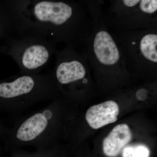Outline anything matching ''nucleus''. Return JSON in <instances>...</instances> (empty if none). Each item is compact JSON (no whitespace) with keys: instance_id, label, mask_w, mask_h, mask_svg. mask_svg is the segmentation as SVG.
I'll use <instances>...</instances> for the list:
<instances>
[{"instance_id":"ddd939ff","label":"nucleus","mask_w":157,"mask_h":157,"mask_svg":"<svg viewBox=\"0 0 157 157\" xmlns=\"http://www.w3.org/2000/svg\"><path fill=\"white\" fill-rule=\"evenodd\" d=\"M2 31L0 30V32H2ZM3 32H4V31H3ZM5 33H7L10 34V35H12V36H13V35H11V34L9 33H6V32H5ZM2 35V34H0V35Z\"/></svg>"},{"instance_id":"9d476101","label":"nucleus","mask_w":157,"mask_h":157,"mask_svg":"<svg viewBox=\"0 0 157 157\" xmlns=\"http://www.w3.org/2000/svg\"><path fill=\"white\" fill-rule=\"evenodd\" d=\"M149 149L143 144L126 147L123 150V157H149Z\"/></svg>"},{"instance_id":"7ed1b4c3","label":"nucleus","mask_w":157,"mask_h":157,"mask_svg":"<svg viewBox=\"0 0 157 157\" xmlns=\"http://www.w3.org/2000/svg\"><path fill=\"white\" fill-rule=\"evenodd\" d=\"M55 74L60 84L67 85L84 78L86 70L80 61L66 56L64 52H56Z\"/></svg>"},{"instance_id":"f03ea898","label":"nucleus","mask_w":157,"mask_h":157,"mask_svg":"<svg viewBox=\"0 0 157 157\" xmlns=\"http://www.w3.org/2000/svg\"><path fill=\"white\" fill-rule=\"evenodd\" d=\"M55 43L34 30L17 33L9 41L8 54L24 73H33L45 67L56 51Z\"/></svg>"},{"instance_id":"423d86ee","label":"nucleus","mask_w":157,"mask_h":157,"mask_svg":"<svg viewBox=\"0 0 157 157\" xmlns=\"http://www.w3.org/2000/svg\"><path fill=\"white\" fill-rule=\"evenodd\" d=\"M132 136L131 130L126 124L116 126L103 141L104 154L109 157L117 156L122 149L131 141Z\"/></svg>"},{"instance_id":"6e6552de","label":"nucleus","mask_w":157,"mask_h":157,"mask_svg":"<svg viewBox=\"0 0 157 157\" xmlns=\"http://www.w3.org/2000/svg\"><path fill=\"white\" fill-rule=\"evenodd\" d=\"M48 121L44 114L36 113L29 118L21 125L17 133V137L22 141L33 140L46 128Z\"/></svg>"},{"instance_id":"1a4fd4ad","label":"nucleus","mask_w":157,"mask_h":157,"mask_svg":"<svg viewBox=\"0 0 157 157\" xmlns=\"http://www.w3.org/2000/svg\"><path fill=\"white\" fill-rule=\"evenodd\" d=\"M157 36L148 34L144 36L140 41V48L141 53L147 59L157 63Z\"/></svg>"},{"instance_id":"0eeeda50","label":"nucleus","mask_w":157,"mask_h":157,"mask_svg":"<svg viewBox=\"0 0 157 157\" xmlns=\"http://www.w3.org/2000/svg\"><path fill=\"white\" fill-rule=\"evenodd\" d=\"M36 79L29 74L19 76L11 82H2L0 84V97L11 99L28 94L35 88Z\"/></svg>"},{"instance_id":"f257e3e1","label":"nucleus","mask_w":157,"mask_h":157,"mask_svg":"<svg viewBox=\"0 0 157 157\" xmlns=\"http://www.w3.org/2000/svg\"><path fill=\"white\" fill-rule=\"evenodd\" d=\"M18 2L24 30L38 31L55 43L74 37L78 16L73 4L52 0H24Z\"/></svg>"},{"instance_id":"9b49d317","label":"nucleus","mask_w":157,"mask_h":157,"mask_svg":"<svg viewBox=\"0 0 157 157\" xmlns=\"http://www.w3.org/2000/svg\"><path fill=\"white\" fill-rule=\"evenodd\" d=\"M140 8L141 11L147 14H152L157 10L156 0H142L140 1Z\"/></svg>"},{"instance_id":"39448f33","label":"nucleus","mask_w":157,"mask_h":157,"mask_svg":"<svg viewBox=\"0 0 157 157\" xmlns=\"http://www.w3.org/2000/svg\"><path fill=\"white\" fill-rule=\"evenodd\" d=\"M94 52L97 59L106 66L115 65L120 59L118 49L109 33L101 31L96 34L94 42Z\"/></svg>"},{"instance_id":"20e7f679","label":"nucleus","mask_w":157,"mask_h":157,"mask_svg":"<svg viewBox=\"0 0 157 157\" xmlns=\"http://www.w3.org/2000/svg\"><path fill=\"white\" fill-rule=\"evenodd\" d=\"M119 107L114 101H109L94 105L88 109L86 119L93 129H98L117 120Z\"/></svg>"},{"instance_id":"f8f14e48","label":"nucleus","mask_w":157,"mask_h":157,"mask_svg":"<svg viewBox=\"0 0 157 157\" xmlns=\"http://www.w3.org/2000/svg\"><path fill=\"white\" fill-rule=\"evenodd\" d=\"M140 1H135V0H125L124 1V4L125 6H128V7H134L137 5L138 3H140Z\"/></svg>"}]
</instances>
